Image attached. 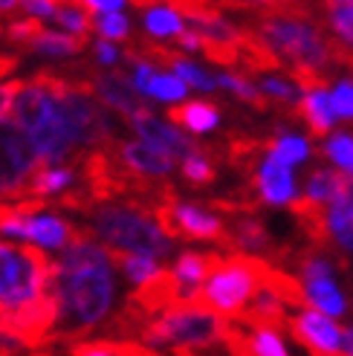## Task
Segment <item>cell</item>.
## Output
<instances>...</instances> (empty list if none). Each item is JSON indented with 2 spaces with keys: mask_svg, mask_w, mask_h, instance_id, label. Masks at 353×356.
<instances>
[{
  "mask_svg": "<svg viewBox=\"0 0 353 356\" xmlns=\"http://www.w3.org/2000/svg\"><path fill=\"white\" fill-rule=\"evenodd\" d=\"M52 293L58 298V327L52 330L47 345L69 348L76 339L84 342L104 318L110 316L116 301V273L113 258L99 241H93L90 229H81L64 252L52 261Z\"/></svg>",
  "mask_w": 353,
  "mask_h": 356,
  "instance_id": "1",
  "label": "cell"
},
{
  "mask_svg": "<svg viewBox=\"0 0 353 356\" xmlns=\"http://www.w3.org/2000/svg\"><path fill=\"white\" fill-rule=\"evenodd\" d=\"M243 12L258 38L270 52L290 70V79L298 90H327L333 67H339V44L327 35L322 9L295 6V3H261V6H232Z\"/></svg>",
  "mask_w": 353,
  "mask_h": 356,
  "instance_id": "2",
  "label": "cell"
},
{
  "mask_svg": "<svg viewBox=\"0 0 353 356\" xmlns=\"http://www.w3.org/2000/svg\"><path fill=\"white\" fill-rule=\"evenodd\" d=\"M90 235L99 238L104 249L131 252L151 261H165L174 255L176 243L163 232L154 218V206L148 200H113L96 206L90 215Z\"/></svg>",
  "mask_w": 353,
  "mask_h": 356,
  "instance_id": "3",
  "label": "cell"
},
{
  "mask_svg": "<svg viewBox=\"0 0 353 356\" xmlns=\"http://www.w3.org/2000/svg\"><path fill=\"white\" fill-rule=\"evenodd\" d=\"M229 322L200 301L174 305L160 318H154L139 342L148 348H171V350H208L226 339Z\"/></svg>",
  "mask_w": 353,
  "mask_h": 356,
  "instance_id": "4",
  "label": "cell"
},
{
  "mask_svg": "<svg viewBox=\"0 0 353 356\" xmlns=\"http://www.w3.org/2000/svg\"><path fill=\"white\" fill-rule=\"evenodd\" d=\"M267 261L270 258H255V255H243V252L220 255L208 281L203 284L197 301L206 305L208 310H215L217 316L238 322L246 313V307L252 305L255 293L261 290Z\"/></svg>",
  "mask_w": 353,
  "mask_h": 356,
  "instance_id": "5",
  "label": "cell"
},
{
  "mask_svg": "<svg viewBox=\"0 0 353 356\" xmlns=\"http://www.w3.org/2000/svg\"><path fill=\"white\" fill-rule=\"evenodd\" d=\"M52 264L41 249L0 241V313L26 307L52 290Z\"/></svg>",
  "mask_w": 353,
  "mask_h": 356,
  "instance_id": "6",
  "label": "cell"
},
{
  "mask_svg": "<svg viewBox=\"0 0 353 356\" xmlns=\"http://www.w3.org/2000/svg\"><path fill=\"white\" fill-rule=\"evenodd\" d=\"M44 168L35 139L12 122H0V197L26 200L29 183Z\"/></svg>",
  "mask_w": 353,
  "mask_h": 356,
  "instance_id": "7",
  "label": "cell"
},
{
  "mask_svg": "<svg viewBox=\"0 0 353 356\" xmlns=\"http://www.w3.org/2000/svg\"><path fill=\"white\" fill-rule=\"evenodd\" d=\"M58 298L56 293H47L38 301H32L26 307H17L9 313H0V330L12 333L17 342L26 348H41L49 342L52 330L58 327Z\"/></svg>",
  "mask_w": 353,
  "mask_h": 356,
  "instance_id": "8",
  "label": "cell"
},
{
  "mask_svg": "<svg viewBox=\"0 0 353 356\" xmlns=\"http://www.w3.org/2000/svg\"><path fill=\"white\" fill-rule=\"evenodd\" d=\"M287 330L310 350V356H342V327L319 310L307 307L293 313Z\"/></svg>",
  "mask_w": 353,
  "mask_h": 356,
  "instance_id": "9",
  "label": "cell"
},
{
  "mask_svg": "<svg viewBox=\"0 0 353 356\" xmlns=\"http://www.w3.org/2000/svg\"><path fill=\"white\" fill-rule=\"evenodd\" d=\"M93 93H96L99 102H104L108 108L122 113L128 122L151 113V104L145 102L142 93H136L131 76L119 73V70H116V73H101V70L96 67L93 70Z\"/></svg>",
  "mask_w": 353,
  "mask_h": 356,
  "instance_id": "10",
  "label": "cell"
},
{
  "mask_svg": "<svg viewBox=\"0 0 353 356\" xmlns=\"http://www.w3.org/2000/svg\"><path fill=\"white\" fill-rule=\"evenodd\" d=\"M223 345L232 356H290L281 330L246 322H229Z\"/></svg>",
  "mask_w": 353,
  "mask_h": 356,
  "instance_id": "11",
  "label": "cell"
},
{
  "mask_svg": "<svg viewBox=\"0 0 353 356\" xmlns=\"http://www.w3.org/2000/svg\"><path fill=\"white\" fill-rule=\"evenodd\" d=\"M113 156L122 163V168H128L136 177H145V180H165L174 168V156H168L165 151L148 145L142 139H116L110 145Z\"/></svg>",
  "mask_w": 353,
  "mask_h": 356,
  "instance_id": "12",
  "label": "cell"
},
{
  "mask_svg": "<svg viewBox=\"0 0 353 356\" xmlns=\"http://www.w3.org/2000/svg\"><path fill=\"white\" fill-rule=\"evenodd\" d=\"M131 131H133L139 139H142V142H148V145L165 151V154L174 156V159H176V156L186 159V156H191V154L203 151L200 142L188 139L180 128H174V124H168V122H163V119H156L154 113L133 119V122H131Z\"/></svg>",
  "mask_w": 353,
  "mask_h": 356,
  "instance_id": "13",
  "label": "cell"
},
{
  "mask_svg": "<svg viewBox=\"0 0 353 356\" xmlns=\"http://www.w3.org/2000/svg\"><path fill=\"white\" fill-rule=\"evenodd\" d=\"M252 188L258 191V200L270 203V206H293L298 200L295 177H293L290 165L278 163L275 156H270V151L252 177Z\"/></svg>",
  "mask_w": 353,
  "mask_h": 356,
  "instance_id": "14",
  "label": "cell"
},
{
  "mask_svg": "<svg viewBox=\"0 0 353 356\" xmlns=\"http://www.w3.org/2000/svg\"><path fill=\"white\" fill-rule=\"evenodd\" d=\"M229 241H232L235 252L255 255V258H263V255L278 258V249L272 246L267 223L258 218V211H243V215L229 218Z\"/></svg>",
  "mask_w": 353,
  "mask_h": 356,
  "instance_id": "15",
  "label": "cell"
},
{
  "mask_svg": "<svg viewBox=\"0 0 353 356\" xmlns=\"http://www.w3.org/2000/svg\"><path fill=\"white\" fill-rule=\"evenodd\" d=\"M52 108H56V96H52L44 84H38V81H24L21 93L15 96L12 113H15V122L32 136V134L47 122V116L52 113Z\"/></svg>",
  "mask_w": 353,
  "mask_h": 356,
  "instance_id": "16",
  "label": "cell"
},
{
  "mask_svg": "<svg viewBox=\"0 0 353 356\" xmlns=\"http://www.w3.org/2000/svg\"><path fill=\"white\" fill-rule=\"evenodd\" d=\"M76 232H79V226H73L49 209L29 220V241H35L38 246H47V249H58V252H64V249L73 243Z\"/></svg>",
  "mask_w": 353,
  "mask_h": 356,
  "instance_id": "17",
  "label": "cell"
},
{
  "mask_svg": "<svg viewBox=\"0 0 353 356\" xmlns=\"http://www.w3.org/2000/svg\"><path fill=\"white\" fill-rule=\"evenodd\" d=\"M136 15H142V26L151 38H180L188 29L174 3H136Z\"/></svg>",
  "mask_w": 353,
  "mask_h": 356,
  "instance_id": "18",
  "label": "cell"
},
{
  "mask_svg": "<svg viewBox=\"0 0 353 356\" xmlns=\"http://www.w3.org/2000/svg\"><path fill=\"white\" fill-rule=\"evenodd\" d=\"M298 116L304 119L313 136H327L336 124V111H333V99L327 90H313L304 93L298 102Z\"/></svg>",
  "mask_w": 353,
  "mask_h": 356,
  "instance_id": "19",
  "label": "cell"
},
{
  "mask_svg": "<svg viewBox=\"0 0 353 356\" xmlns=\"http://www.w3.org/2000/svg\"><path fill=\"white\" fill-rule=\"evenodd\" d=\"M168 122L180 124L191 134H208L220 124V111L211 102H186L168 111Z\"/></svg>",
  "mask_w": 353,
  "mask_h": 356,
  "instance_id": "20",
  "label": "cell"
},
{
  "mask_svg": "<svg viewBox=\"0 0 353 356\" xmlns=\"http://www.w3.org/2000/svg\"><path fill=\"white\" fill-rule=\"evenodd\" d=\"M345 180L347 177L339 174V171H333V168H313L310 177H307V186H304L302 197H307L310 203H319V206H333L342 197Z\"/></svg>",
  "mask_w": 353,
  "mask_h": 356,
  "instance_id": "21",
  "label": "cell"
},
{
  "mask_svg": "<svg viewBox=\"0 0 353 356\" xmlns=\"http://www.w3.org/2000/svg\"><path fill=\"white\" fill-rule=\"evenodd\" d=\"M79 183V165H61V168H41L35 174V180L29 183L26 200H44L47 194H58L64 188H73Z\"/></svg>",
  "mask_w": 353,
  "mask_h": 356,
  "instance_id": "22",
  "label": "cell"
},
{
  "mask_svg": "<svg viewBox=\"0 0 353 356\" xmlns=\"http://www.w3.org/2000/svg\"><path fill=\"white\" fill-rule=\"evenodd\" d=\"M304 296H307V307L310 310H319V313H325L330 318L347 313V301H345L342 290L333 284V278L304 284Z\"/></svg>",
  "mask_w": 353,
  "mask_h": 356,
  "instance_id": "23",
  "label": "cell"
},
{
  "mask_svg": "<svg viewBox=\"0 0 353 356\" xmlns=\"http://www.w3.org/2000/svg\"><path fill=\"white\" fill-rule=\"evenodd\" d=\"M325 24L342 49L353 52V0H336V3L322 6Z\"/></svg>",
  "mask_w": 353,
  "mask_h": 356,
  "instance_id": "24",
  "label": "cell"
},
{
  "mask_svg": "<svg viewBox=\"0 0 353 356\" xmlns=\"http://www.w3.org/2000/svg\"><path fill=\"white\" fill-rule=\"evenodd\" d=\"M84 47H87V38H76V35H69V32L44 29L38 38L32 41L29 49L41 52V56H52V58H69V56H79Z\"/></svg>",
  "mask_w": 353,
  "mask_h": 356,
  "instance_id": "25",
  "label": "cell"
},
{
  "mask_svg": "<svg viewBox=\"0 0 353 356\" xmlns=\"http://www.w3.org/2000/svg\"><path fill=\"white\" fill-rule=\"evenodd\" d=\"M110 252V258H113V264L119 266L122 273H125L128 278H131V284L133 287H142L145 281H151L156 273L163 270L156 261H151V258H142V255H131V252H113V249H108Z\"/></svg>",
  "mask_w": 353,
  "mask_h": 356,
  "instance_id": "26",
  "label": "cell"
},
{
  "mask_svg": "<svg viewBox=\"0 0 353 356\" xmlns=\"http://www.w3.org/2000/svg\"><path fill=\"white\" fill-rule=\"evenodd\" d=\"M270 156H275L278 163L293 168L310 156V142L295 134H278L275 139H270Z\"/></svg>",
  "mask_w": 353,
  "mask_h": 356,
  "instance_id": "27",
  "label": "cell"
},
{
  "mask_svg": "<svg viewBox=\"0 0 353 356\" xmlns=\"http://www.w3.org/2000/svg\"><path fill=\"white\" fill-rule=\"evenodd\" d=\"M168 67H171V73H174L176 79H183L188 87H197V90H203V93L217 90V79H215V76H208L206 70H200L191 58L180 56V49L174 52V58H171Z\"/></svg>",
  "mask_w": 353,
  "mask_h": 356,
  "instance_id": "28",
  "label": "cell"
},
{
  "mask_svg": "<svg viewBox=\"0 0 353 356\" xmlns=\"http://www.w3.org/2000/svg\"><path fill=\"white\" fill-rule=\"evenodd\" d=\"M180 171H183V177H186V183H191L194 188H206L208 183H215V177H217L215 163H211V154H208L206 145H203V151L186 156Z\"/></svg>",
  "mask_w": 353,
  "mask_h": 356,
  "instance_id": "29",
  "label": "cell"
},
{
  "mask_svg": "<svg viewBox=\"0 0 353 356\" xmlns=\"http://www.w3.org/2000/svg\"><path fill=\"white\" fill-rule=\"evenodd\" d=\"M327 232H330V241H336L339 246L353 252V211L339 200L327 206Z\"/></svg>",
  "mask_w": 353,
  "mask_h": 356,
  "instance_id": "30",
  "label": "cell"
},
{
  "mask_svg": "<svg viewBox=\"0 0 353 356\" xmlns=\"http://www.w3.org/2000/svg\"><path fill=\"white\" fill-rule=\"evenodd\" d=\"M319 154L327 156L339 168V174L353 177V134H333Z\"/></svg>",
  "mask_w": 353,
  "mask_h": 356,
  "instance_id": "31",
  "label": "cell"
},
{
  "mask_svg": "<svg viewBox=\"0 0 353 356\" xmlns=\"http://www.w3.org/2000/svg\"><path fill=\"white\" fill-rule=\"evenodd\" d=\"M261 93H263V99L278 102V104H284V108H293L295 102H302L298 84L290 81V79H281V76H263L261 79Z\"/></svg>",
  "mask_w": 353,
  "mask_h": 356,
  "instance_id": "32",
  "label": "cell"
},
{
  "mask_svg": "<svg viewBox=\"0 0 353 356\" xmlns=\"http://www.w3.org/2000/svg\"><path fill=\"white\" fill-rule=\"evenodd\" d=\"M188 93V84L183 79H176L174 73H156V79L151 81V90H148V99L154 102H183Z\"/></svg>",
  "mask_w": 353,
  "mask_h": 356,
  "instance_id": "33",
  "label": "cell"
},
{
  "mask_svg": "<svg viewBox=\"0 0 353 356\" xmlns=\"http://www.w3.org/2000/svg\"><path fill=\"white\" fill-rule=\"evenodd\" d=\"M215 79H217V87H226V90H232V93H235L238 99H243L246 104H252V108H258V111L267 108V102H263L261 87L249 84L243 76H235V73H220V76H215Z\"/></svg>",
  "mask_w": 353,
  "mask_h": 356,
  "instance_id": "34",
  "label": "cell"
},
{
  "mask_svg": "<svg viewBox=\"0 0 353 356\" xmlns=\"http://www.w3.org/2000/svg\"><path fill=\"white\" fill-rule=\"evenodd\" d=\"M56 21H58L64 29L73 32L76 38H87V32H90V26H93L90 12H87L81 3H61Z\"/></svg>",
  "mask_w": 353,
  "mask_h": 356,
  "instance_id": "35",
  "label": "cell"
},
{
  "mask_svg": "<svg viewBox=\"0 0 353 356\" xmlns=\"http://www.w3.org/2000/svg\"><path fill=\"white\" fill-rule=\"evenodd\" d=\"M93 29L101 35L104 41H125V38H131V21L122 12H116V15H96L93 17Z\"/></svg>",
  "mask_w": 353,
  "mask_h": 356,
  "instance_id": "36",
  "label": "cell"
},
{
  "mask_svg": "<svg viewBox=\"0 0 353 356\" xmlns=\"http://www.w3.org/2000/svg\"><path fill=\"white\" fill-rule=\"evenodd\" d=\"M44 29H47V26H41L38 21H35V17L24 15V17H17V21L6 24L3 38H6V41H15V44H24V47H32V41L38 38Z\"/></svg>",
  "mask_w": 353,
  "mask_h": 356,
  "instance_id": "37",
  "label": "cell"
},
{
  "mask_svg": "<svg viewBox=\"0 0 353 356\" xmlns=\"http://www.w3.org/2000/svg\"><path fill=\"white\" fill-rule=\"evenodd\" d=\"M333 111H336V116L342 119H353V81L350 79H342L336 87H333Z\"/></svg>",
  "mask_w": 353,
  "mask_h": 356,
  "instance_id": "38",
  "label": "cell"
},
{
  "mask_svg": "<svg viewBox=\"0 0 353 356\" xmlns=\"http://www.w3.org/2000/svg\"><path fill=\"white\" fill-rule=\"evenodd\" d=\"M64 350H67V356H116L110 339H84V342H76Z\"/></svg>",
  "mask_w": 353,
  "mask_h": 356,
  "instance_id": "39",
  "label": "cell"
},
{
  "mask_svg": "<svg viewBox=\"0 0 353 356\" xmlns=\"http://www.w3.org/2000/svg\"><path fill=\"white\" fill-rule=\"evenodd\" d=\"M61 3H49V0H26L21 3V12L29 17H56Z\"/></svg>",
  "mask_w": 353,
  "mask_h": 356,
  "instance_id": "40",
  "label": "cell"
},
{
  "mask_svg": "<svg viewBox=\"0 0 353 356\" xmlns=\"http://www.w3.org/2000/svg\"><path fill=\"white\" fill-rule=\"evenodd\" d=\"M21 87H24V81H17V79H12V81H3L0 84V122H3V116H6V111L15 104V96L21 93Z\"/></svg>",
  "mask_w": 353,
  "mask_h": 356,
  "instance_id": "41",
  "label": "cell"
},
{
  "mask_svg": "<svg viewBox=\"0 0 353 356\" xmlns=\"http://www.w3.org/2000/svg\"><path fill=\"white\" fill-rule=\"evenodd\" d=\"M93 52H96V61L99 64H116V61H122V52L116 49V44L104 41V38L93 41Z\"/></svg>",
  "mask_w": 353,
  "mask_h": 356,
  "instance_id": "42",
  "label": "cell"
},
{
  "mask_svg": "<svg viewBox=\"0 0 353 356\" xmlns=\"http://www.w3.org/2000/svg\"><path fill=\"white\" fill-rule=\"evenodd\" d=\"M90 15H116L122 12L128 3H122V0H87V3H81Z\"/></svg>",
  "mask_w": 353,
  "mask_h": 356,
  "instance_id": "43",
  "label": "cell"
},
{
  "mask_svg": "<svg viewBox=\"0 0 353 356\" xmlns=\"http://www.w3.org/2000/svg\"><path fill=\"white\" fill-rule=\"evenodd\" d=\"M24 350H26V345H24V342H17L12 333L0 330V356H21Z\"/></svg>",
  "mask_w": 353,
  "mask_h": 356,
  "instance_id": "44",
  "label": "cell"
},
{
  "mask_svg": "<svg viewBox=\"0 0 353 356\" xmlns=\"http://www.w3.org/2000/svg\"><path fill=\"white\" fill-rule=\"evenodd\" d=\"M176 47L186 49V52H203V38H200V32H194L191 26L176 38Z\"/></svg>",
  "mask_w": 353,
  "mask_h": 356,
  "instance_id": "45",
  "label": "cell"
},
{
  "mask_svg": "<svg viewBox=\"0 0 353 356\" xmlns=\"http://www.w3.org/2000/svg\"><path fill=\"white\" fill-rule=\"evenodd\" d=\"M17 64H21V58H17V56H12V52H0V79H9L17 70Z\"/></svg>",
  "mask_w": 353,
  "mask_h": 356,
  "instance_id": "46",
  "label": "cell"
},
{
  "mask_svg": "<svg viewBox=\"0 0 353 356\" xmlns=\"http://www.w3.org/2000/svg\"><path fill=\"white\" fill-rule=\"evenodd\" d=\"M342 356H353V325L342 330Z\"/></svg>",
  "mask_w": 353,
  "mask_h": 356,
  "instance_id": "47",
  "label": "cell"
},
{
  "mask_svg": "<svg viewBox=\"0 0 353 356\" xmlns=\"http://www.w3.org/2000/svg\"><path fill=\"white\" fill-rule=\"evenodd\" d=\"M32 356H49V353H32Z\"/></svg>",
  "mask_w": 353,
  "mask_h": 356,
  "instance_id": "48",
  "label": "cell"
}]
</instances>
